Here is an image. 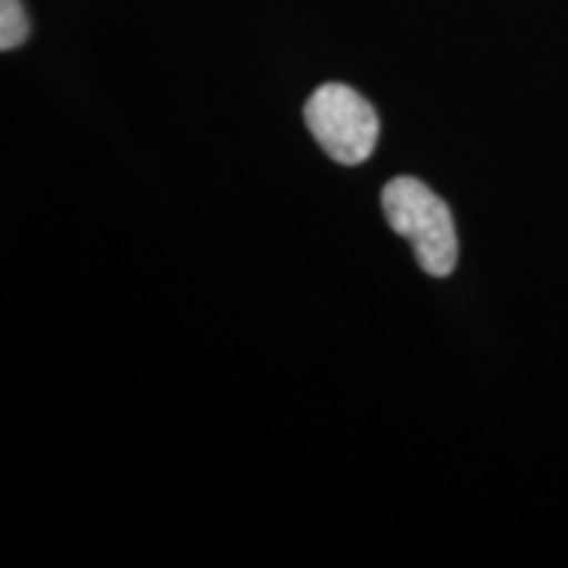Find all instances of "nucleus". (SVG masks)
I'll return each instance as SVG.
<instances>
[{
	"mask_svg": "<svg viewBox=\"0 0 568 568\" xmlns=\"http://www.w3.org/2000/svg\"><path fill=\"white\" fill-rule=\"evenodd\" d=\"M382 209L393 230L414 245L418 266L432 276H450L458 266L453 213L422 180L395 176L382 190Z\"/></svg>",
	"mask_w": 568,
	"mask_h": 568,
	"instance_id": "1",
	"label": "nucleus"
},
{
	"mask_svg": "<svg viewBox=\"0 0 568 568\" xmlns=\"http://www.w3.org/2000/svg\"><path fill=\"white\" fill-rule=\"evenodd\" d=\"M303 116L332 161L358 166L372 159L379 140V116L361 92L339 82L322 84L305 103Z\"/></svg>",
	"mask_w": 568,
	"mask_h": 568,
	"instance_id": "2",
	"label": "nucleus"
},
{
	"mask_svg": "<svg viewBox=\"0 0 568 568\" xmlns=\"http://www.w3.org/2000/svg\"><path fill=\"white\" fill-rule=\"evenodd\" d=\"M30 34V19H27L21 0H0V51H13Z\"/></svg>",
	"mask_w": 568,
	"mask_h": 568,
	"instance_id": "3",
	"label": "nucleus"
}]
</instances>
